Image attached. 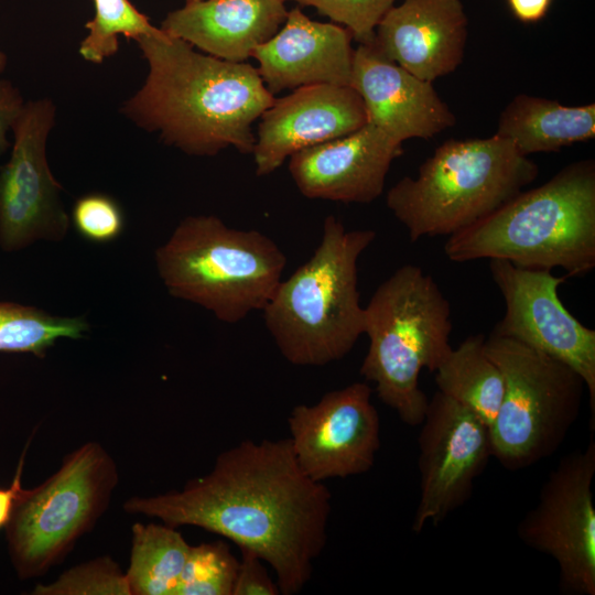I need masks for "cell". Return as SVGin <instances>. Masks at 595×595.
I'll use <instances>...</instances> for the list:
<instances>
[{"mask_svg":"<svg viewBox=\"0 0 595 595\" xmlns=\"http://www.w3.org/2000/svg\"><path fill=\"white\" fill-rule=\"evenodd\" d=\"M375 238L374 230H347L329 215L311 258L281 280L262 312L289 363L314 367L339 360L364 334L357 263Z\"/></svg>","mask_w":595,"mask_h":595,"instance_id":"obj_4","label":"cell"},{"mask_svg":"<svg viewBox=\"0 0 595 595\" xmlns=\"http://www.w3.org/2000/svg\"><path fill=\"white\" fill-rule=\"evenodd\" d=\"M29 444L30 442L26 443L23 453L19 459V464L17 466V470L12 482L7 487H0V530L7 527L15 502L24 489L22 487V475Z\"/></svg>","mask_w":595,"mask_h":595,"instance_id":"obj_32","label":"cell"},{"mask_svg":"<svg viewBox=\"0 0 595 595\" xmlns=\"http://www.w3.org/2000/svg\"><path fill=\"white\" fill-rule=\"evenodd\" d=\"M349 86L363 99L367 122L400 143L433 138L456 122L432 83L388 60L371 43L354 50Z\"/></svg>","mask_w":595,"mask_h":595,"instance_id":"obj_17","label":"cell"},{"mask_svg":"<svg viewBox=\"0 0 595 595\" xmlns=\"http://www.w3.org/2000/svg\"><path fill=\"white\" fill-rule=\"evenodd\" d=\"M529 156L593 139L595 104L563 106L556 100L517 95L501 111L496 133Z\"/></svg>","mask_w":595,"mask_h":595,"instance_id":"obj_21","label":"cell"},{"mask_svg":"<svg viewBox=\"0 0 595 595\" xmlns=\"http://www.w3.org/2000/svg\"><path fill=\"white\" fill-rule=\"evenodd\" d=\"M20 90L9 80H0V156L8 149V133L24 107Z\"/></svg>","mask_w":595,"mask_h":595,"instance_id":"obj_31","label":"cell"},{"mask_svg":"<svg viewBox=\"0 0 595 595\" xmlns=\"http://www.w3.org/2000/svg\"><path fill=\"white\" fill-rule=\"evenodd\" d=\"M55 115L48 98L25 101L12 127L11 155L0 170V246L6 251L39 239L61 240L68 230L62 187L46 159Z\"/></svg>","mask_w":595,"mask_h":595,"instance_id":"obj_12","label":"cell"},{"mask_svg":"<svg viewBox=\"0 0 595 595\" xmlns=\"http://www.w3.org/2000/svg\"><path fill=\"white\" fill-rule=\"evenodd\" d=\"M93 1L95 14L85 25L88 33L78 48L80 56L87 62L100 64L115 55L119 47V35L136 41L160 29L153 26L129 0Z\"/></svg>","mask_w":595,"mask_h":595,"instance_id":"obj_25","label":"cell"},{"mask_svg":"<svg viewBox=\"0 0 595 595\" xmlns=\"http://www.w3.org/2000/svg\"><path fill=\"white\" fill-rule=\"evenodd\" d=\"M351 34L334 23L311 20L300 8L288 11L283 26L252 54L267 89L275 95L311 85L349 86Z\"/></svg>","mask_w":595,"mask_h":595,"instance_id":"obj_19","label":"cell"},{"mask_svg":"<svg viewBox=\"0 0 595 595\" xmlns=\"http://www.w3.org/2000/svg\"><path fill=\"white\" fill-rule=\"evenodd\" d=\"M136 42L149 71L121 107L127 119L188 155L252 153V125L275 99L256 67L202 54L161 29Z\"/></svg>","mask_w":595,"mask_h":595,"instance_id":"obj_2","label":"cell"},{"mask_svg":"<svg viewBox=\"0 0 595 595\" xmlns=\"http://www.w3.org/2000/svg\"><path fill=\"white\" fill-rule=\"evenodd\" d=\"M192 1H198V0H185V2H192Z\"/></svg>","mask_w":595,"mask_h":595,"instance_id":"obj_35","label":"cell"},{"mask_svg":"<svg viewBox=\"0 0 595 595\" xmlns=\"http://www.w3.org/2000/svg\"><path fill=\"white\" fill-rule=\"evenodd\" d=\"M238 565L223 540L191 545L176 595H232Z\"/></svg>","mask_w":595,"mask_h":595,"instance_id":"obj_26","label":"cell"},{"mask_svg":"<svg viewBox=\"0 0 595 595\" xmlns=\"http://www.w3.org/2000/svg\"><path fill=\"white\" fill-rule=\"evenodd\" d=\"M420 498L411 529L437 527L470 497L493 456L490 426L469 409L436 391L418 439Z\"/></svg>","mask_w":595,"mask_h":595,"instance_id":"obj_13","label":"cell"},{"mask_svg":"<svg viewBox=\"0 0 595 595\" xmlns=\"http://www.w3.org/2000/svg\"><path fill=\"white\" fill-rule=\"evenodd\" d=\"M6 65H7V56L2 51H0V73L6 68Z\"/></svg>","mask_w":595,"mask_h":595,"instance_id":"obj_34","label":"cell"},{"mask_svg":"<svg viewBox=\"0 0 595 595\" xmlns=\"http://www.w3.org/2000/svg\"><path fill=\"white\" fill-rule=\"evenodd\" d=\"M252 150L256 174L274 172L295 152L347 136L367 123L359 94L350 86H303L260 116Z\"/></svg>","mask_w":595,"mask_h":595,"instance_id":"obj_15","label":"cell"},{"mask_svg":"<svg viewBox=\"0 0 595 595\" xmlns=\"http://www.w3.org/2000/svg\"><path fill=\"white\" fill-rule=\"evenodd\" d=\"M190 547L174 527L134 523L126 572L130 595H176Z\"/></svg>","mask_w":595,"mask_h":595,"instance_id":"obj_23","label":"cell"},{"mask_svg":"<svg viewBox=\"0 0 595 595\" xmlns=\"http://www.w3.org/2000/svg\"><path fill=\"white\" fill-rule=\"evenodd\" d=\"M312 7L343 24L359 44H370L375 30L397 0H288Z\"/></svg>","mask_w":595,"mask_h":595,"instance_id":"obj_28","label":"cell"},{"mask_svg":"<svg viewBox=\"0 0 595 595\" xmlns=\"http://www.w3.org/2000/svg\"><path fill=\"white\" fill-rule=\"evenodd\" d=\"M467 23L461 0H404L385 14L371 44L388 60L432 83L461 65Z\"/></svg>","mask_w":595,"mask_h":595,"instance_id":"obj_18","label":"cell"},{"mask_svg":"<svg viewBox=\"0 0 595 595\" xmlns=\"http://www.w3.org/2000/svg\"><path fill=\"white\" fill-rule=\"evenodd\" d=\"M451 316L435 280L410 263L386 279L364 306L369 346L360 375L408 425L421 424L429 403L419 386L421 370L435 372L453 349Z\"/></svg>","mask_w":595,"mask_h":595,"instance_id":"obj_5","label":"cell"},{"mask_svg":"<svg viewBox=\"0 0 595 595\" xmlns=\"http://www.w3.org/2000/svg\"><path fill=\"white\" fill-rule=\"evenodd\" d=\"M513 15L526 23L541 20L549 10L551 0H508Z\"/></svg>","mask_w":595,"mask_h":595,"instance_id":"obj_33","label":"cell"},{"mask_svg":"<svg viewBox=\"0 0 595 595\" xmlns=\"http://www.w3.org/2000/svg\"><path fill=\"white\" fill-rule=\"evenodd\" d=\"M453 262L506 260L517 267L585 275L595 268V163L572 162L487 217L447 237Z\"/></svg>","mask_w":595,"mask_h":595,"instance_id":"obj_3","label":"cell"},{"mask_svg":"<svg viewBox=\"0 0 595 595\" xmlns=\"http://www.w3.org/2000/svg\"><path fill=\"white\" fill-rule=\"evenodd\" d=\"M595 441L563 456L549 473L538 501L517 527L530 549L559 566L564 595H595Z\"/></svg>","mask_w":595,"mask_h":595,"instance_id":"obj_10","label":"cell"},{"mask_svg":"<svg viewBox=\"0 0 595 595\" xmlns=\"http://www.w3.org/2000/svg\"><path fill=\"white\" fill-rule=\"evenodd\" d=\"M489 271L506 305L491 334L518 340L575 370L586 385L589 428L594 432L595 331L583 325L562 303L559 286L567 277L498 259L489 260Z\"/></svg>","mask_w":595,"mask_h":595,"instance_id":"obj_11","label":"cell"},{"mask_svg":"<svg viewBox=\"0 0 595 595\" xmlns=\"http://www.w3.org/2000/svg\"><path fill=\"white\" fill-rule=\"evenodd\" d=\"M402 143L367 122L356 131L290 156L289 171L307 198L367 204L385 187Z\"/></svg>","mask_w":595,"mask_h":595,"instance_id":"obj_16","label":"cell"},{"mask_svg":"<svg viewBox=\"0 0 595 595\" xmlns=\"http://www.w3.org/2000/svg\"><path fill=\"white\" fill-rule=\"evenodd\" d=\"M288 0H198L171 11L161 30L208 55L241 63L284 23Z\"/></svg>","mask_w":595,"mask_h":595,"instance_id":"obj_20","label":"cell"},{"mask_svg":"<svg viewBox=\"0 0 595 595\" xmlns=\"http://www.w3.org/2000/svg\"><path fill=\"white\" fill-rule=\"evenodd\" d=\"M169 293L236 324L262 311L282 280L286 257L258 230L227 226L213 215L184 218L155 251Z\"/></svg>","mask_w":595,"mask_h":595,"instance_id":"obj_7","label":"cell"},{"mask_svg":"<svg viewBox=\"0 0 595 595\" xmlns=\"http://www.w3.org/2000/svg\"><path fill=\"white\" fill-rule=\"evenodd\" d=\"M483 334L465 338L436 369L437 391L469 409L489 426L504 397V377L484 348Z\"/></svg>","mask_w":595,"mask_h":595,"instance_id":"obj_22","label":"cell"},{"mask_svg":"<svg viewBox=\"0 0 595 595\" xmlns=\"http://www.w3.org/2000/svg\"><path fill=\"white\" fill-rule=\"evenodd\" d=\"M539 175L515 144L494 134L447 140L387 193L386 204L412 242L450 237L487 217Z\"/></svg>","mask_w":595,"mask_h":595,"instance_id":"obj_6","label":"cell"},{"mask_svg":"<svg viewBox=\"0 0 595 595\" xmlns=\"http://www.w3.org/2000/svg\"><path fill=\"white\" fill-rule=\"evenodd\" d=\"M118 482L110 453L89 441L42 484L23 489L4 528L19 578L42 576L62 562L106 511Z\"/></svg>","mask_w":595,"mask_h":595,"instance_id":"obj_9","label":"cell"},{"mask_svg":"<svg viewBox=\"0 0 595 595\" xmlns=\"http://www.w3.org/2000/svg\"><path fill=\"white\" fill-rule=\"evenodd\" d=\"M89 325L84 316H56L40 309L0 302V351L44 357L60 338H82Z\"/></svg>","mask_w":595,"mask_h":595,"instance_id":"obj_24","label":"cell"},{"mask_svg":"<svg viewBox=\"0 0 595 595\" xmlns=\"http://www.w3.org/2000/svg\"><path fill=\"white\" fill-rule=\"evenodd\" d=\"M484 348L505 383L490 425L493 456L508 470L529 468L562 445L586 385L567 365L512 338L490 333Z\"/></svg>","mask_w":595,"mask_h":595,"instance_id":"obj_8","label":"cell"},{"mask_svg":"<svg viewBox=\"0 0 595 595\" xmlns=\"http://www.w3.org/2000/svg\"><path fill=\"white\" fill-rule=\"evenodd\" d=\"M123 510L226 538L273 569L280 594L294 595L325 548L332 494L303 470L290 439L244 440L208 474L180 490L131 497Z\"/></svg>","mask_w":595,"mask_h":595,"instance_id":"obj_1","label":"cell"},{"mask_svg":"<svg viewBox=\"0 0 595 595\" xmlns=\"http://www.w3.org/2000/svg\"><path fill=\"white\" fill-rule=\"evenodd\" d=\"M33 595H130L126 573L110 556H99L63 572L51 584H37Z\"/></svg>","mask_w":595,"mask_h":595,"instance_id":"obj_27","label":"cell"},{"mask_svg":"<svg viewBox=\"0 0 595 595\" xmlns=\"http://www.w3.org/2000/svg\"><path fill=\"white\" fill-rule=\"evenodd\" d=\"M232 595H279L277 582L269 576L266 563L249 550H240Z\"/></svg>","mask_w":595,"mask_h":595,"instance_id":"obj_30","label":"cell"},{"mask_svg":"<svg viewBox=\"0 0 595 595\" xmlns=\"http://www.w3.org/2000/svg\"><path fill=\"white\" fill-rule=\"evenodd\" d=\"M371 394L366 382H354L325 393L314 404L292 409L290 443L311 478L323 483L372 468L380 448V418Z\"/></svg>","mask_w":595,"mask_h":595,"instance_id":"obj_14","label":"cell"},{"mask_svg":"<svg viewBox=\"0 0 595 595\" xmlns=\"http://www.w3.org/2000/svg\"><path fill=\"white\" fill-rule=\"evenodd\" d=\"M72 221L84 239L95 244L116 240L125 229V215L119 203L102 193L79 197L72 209Z\"/></svg>","mask_w":595,"mask_h":595,"instance_id":"obj_29","label":"cell"}]
</instances>
